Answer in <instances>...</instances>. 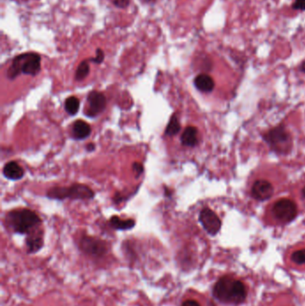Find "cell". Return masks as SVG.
Instances as JSON below:
<instances>
[{"label":"cell","mask_w":305,"mask_h":306,"mask_svg":"<svg viewBox=\"0 0 305 306\" xmlns=\"http://www.w3.org/2000/svg\"><path fill=\"white\" fill-rule=\"evenodd\" d=\"M72 136L75 140H84L88 137L92 133V128L90 125L83 120H78L73 123L72 126Z\"/></svg>","instance_id":"14"},{"label":"cell","mask_w":305,"mask_h":306,"mask_svg":"<svg viewBox=\"0 0 305 306\" xmlns=\"http://www.w3.org/2000/svg\"><path fill=\"white\" fill-rule=\"evenodd\" d=\"M274 186L270 181L265 179L256 180L251 190V195L253 199L258 202H264L271 199L274 195Z\"/></svg>","instance_id":"9"},{"label":"cell","mask_w":305,"mask_h":306,"mask_svg":"<svg viewBox=\"0 0 305 306\" xmlns=\"http://www.w3.org/2000/svg\"><path fill=\"white\" fill-rule=\"evenodd\" d=\"M199 221L202 227L210 236H216L221 230V219L210 208L202 209L199 215Z\"/></svg>","instance_id":"7"},{"label":"cell","mask_w":305,"mask_h":306,"mask_svg":"<svg viewBox=\"0 0 305 306\" xmlns=\"http://www.w3.org/2000/svg\"><path fill=\"white\" fill-rule=\"evenodd\" d=\"M42 70V57L36 52L19 54L13 58L11 65L7 71V76L10 80L16 79L20 74L35 76Z\"/></svg>","instance_id":"2"},{"label":"cell","mask_w":305,"mask_h":306,"mask_svg":"<svg viewBox=\"0 0 305 306\" xmlns=\"http://www.w3.org/2000/svg\"><path fill=\"white\" fill-rule=\"evenodd\" d=\"M80 107V101L77 99V97H69L65 102V111L70 114V115H75Z\"/></svg>","instance_id":"19"},{"label":"cell","mask_w":305,"mask_h":306,"mask_svg":"<svg viewBox=\"0 0 305 306\" xmlns=\"http://www.w3.org/2000/svg\"><path fill=\"white\" fill-rule=\"evenodd\" d=\"M86 148H87V150H88V151H92V150L95 149V144H93V143H89L88 145L86 146Z\"/></svg>","instance_id":"26"},{"label":"cell","mask_w":305,"mask_h":306,"mask_svg":"<svg viewBox=\"0 0 305 306\" xmlns=\"http://www.w3.org/2000/svg\"><path fill=\"white\" fill-rule=\"evenodd\" d=\"M3 174L8 179L16 181L23 178L24 171L23 168L17 162L10 161L5 165Z\"/></svg>","instance_id":"12"},{"label":"cell","mask_w":305,"mask_h":306,"mask_svg":"<svg viewBox=\"0 0 305 306\" xmlns=\"http://www.w3.org/2000/svg\"><path fill=\"white\" fill-rule=\"evenodd\" d=\"M7 220L16 233L22 235L31 233V230L42 222L34 211L27 209L10 211L7 216Z\"/></svg>","instance_id":"4"},{"label":"cell","mask_w":305,"mask_h":306,"mask_svg":"<svg viewBox=\"0 0 305 306\" xmlns=\"http://www.w3.org/2000/svg\"><path fill=\"white\" fill-rule=\"evenodd\" d=\"M195 86L200 92L209 93L215 88V82L213 78L207 73H200L195 77Z\"/></svg>","instance_id":"11"},{"label":"cell","mask_w":305,"mask_h":306,"mask_svg":"<svg viewBox=\"0 0 305 306\" xmlns=\"http://www.w3.org/2000/svg\"><path fill=\"white\" fill-rule=\"evenodd\" d=\"M80 246L84 253L92 256H102L107 253V245L105 242L97 238L84 237L81 240Z\"/></svg>","instance_id":"10"},{"label":"cell","mask_w":305,"mask_h":306,"mask_svg":"<svg viewBox=\"0 0 305 306\" xmlns=\"http://www.w3.org/2000/svg\"><path fill=\"white\" fill-rule=\"evenodd\" d=\"M26 245L29 253H33L38 252L39 250H41L43 246L42 233L31 232L30 236L27 238Z\"/></svg>","instance_id":"15"},{"label":"cell","mask_w":305,"mask_h":306,"mask_svg":"<svg viewBox=\"0 0 305 306\" xmlns=\"http://www.w3.org/2000/svg\"><path fill=\"white\" fill-rule=\"evenodd\" d=\"M47 196L55 200H88L94 197V193L91 188L84 184H72L69 187L51 188L47 193Z\"/></svg>","instance_id":"5"},{"label":"cell","mask_w":305,"mask_h":306,"mask_svg":"<svg viewBox=\"0 0 305 306\" xmlns=\"http://www.w3.org/2000/svg\"><path fill=\"white\" fill-rule=\"evenodd\" d=\"M89 59H85L84 61L81 62L79 65L77 66V72H75V80L83 81L88 76L90 73V64H89Z\"/></svg>","instance_id":"18"},{"label":"cell","mask_w":305,"mask_h":306,"mask_svg":"<svg viewBox=\"0 0 305 306\" xmlns=\"http://www.w3.org/2000/svg\"><path fill=\"white\" fill-rule=\"evenodd\" d=\"M88 107L85 108V115L89 118H95L105 109L107 106L106 97L102 92H92L87 98Z\"/></svg>","instance_id":"8"},{"label":"cell","mask_w":305,"mask_h":306,"mask_svg":"<svg viewBox=\"0 0 305 306\" xmlns=\"http://www.w3.org/2000/svg\"><path fill=\"white\" fill-rule=\"evenodd\" d=\"M292 8L294 10L305 11V0H294Z\"/></svg>","instance_id":"23"},{"label":"cell","mask_w":305,"mask_h":306,"mask_svg":"<svg viewBox=\"0 0 305 306\" xmlns=\"http://www.w3.org/2000/svg\"><path fill=\"white\" fill-rule=\"evenodd\" d=\"M110 225L117 230H132L135 226L134 219H121L118 216H113L110 218Z\"/></svg>","instance_id":"16"},{"label":"cell","mask_w":305,"mask_h":306,"mask_svg":"<svg viewBox=\"0 0 305 306\" xmlns=\"http://www.w3.org/2000/svg\"><path fill=\"white\" fill-rule=\"evenodd\" d=\"M181 142L186 147H195L199 143L198 129L195 127H188L181 136Z\"/></svg>","instance_id":"13"},{"label":"cell","mask_w":305,"mask_h":306,"mask_svg":"<svg viewBox=\"0 0 305 306\" xmlns=\"http://www.w3.org/2000/svg\"><path fill=\"white\" fill-rule=\"evenodd\" d=\"M141 3H143V4H153V3H155L156 2V0H141Z\"/></svg>","instance_id":"27"},{"label":"cell","mask_w":305,"mask_h":306,"mask_svg":"<svg viewBox=\"0 0 305 306\" xmlns=\"http://www.w3.org/2000/svg\"><path fill=\"white\" fill-rule=\"evenodd\" d=\"M133 170L139 176L141 175V173L143 172V168H142L141 164L136 162V163H134V165H133Z\"/></svg>","instance_id":"24"},{"label":"cell","mask_w":305,"mask_h":306,"mask_svg":"<svg viewBox=\"0 0 305 306\" xmlns=\"http://www.w3.org/2000/svg\"><path fill=\"white\" fill-rule=\"evenodd\" d=\"M105 59V53H104L103 50L101 49H97L96 50V56L94 58H89V60L91 62H93L94 64L99 65V64H102Z\"/></svg>","instance_id":"21"},{"label":"cell","mask_w":305,"mask_h":306,"mask_svg":"<svg viewBox=\"0 0 305 306\" xmlns=\"http://www.w3.org/2000/svg\"><path fill=\"white\" fill-rule=\"evenodd\" d=\"M213 295L219 302L239 304L244 302L247 292L244 284L231 278L223 277L215 284Z\"/></svg>","instance_id":"1"},{"label":"cell","mask_w":305,"mask_h":306,"mask_svg":"<svg viewBox=\"0 0 305 306\" xmlns=\"http://www.w3.org/2000/svg\"><path fill=\"white\" fill-rule=\"evenodd\" d=\"M181 306H201V304H200L197 301L192 300L191 299V300H186V301H184Z\"/></svg>","instance_id":"25"},{"label":"cell","mask_w":305,"mask_h":306,"mask_svg":"<svg viewBox=\"0 0 305 306\" xmlns=\"http://www.w3.org/2000/svg\"><path fill=\"white\" fill-rule=\"evenodd\" d=\"M301 196H302L303 199H305V185L303 186V188L301 189Z\"/></svg>","instance_id":"29"},{"label":"cell","mask_w":305,"mask_h":306,"mask_svg":"<svg viewBox=\"0 0 305 306\" xmlns=\"http://www.w3.org/2000/svg\"><path fill=\"white\" fill-rule=\"evenodd\" d=\"M299 70L305 73V61L301 62V65H299Z\"/></svg>","instance_id":"28"},{"label":"cell","mask_w":305,"mask_h":306,"mask_svg":"<svg viewBox=\"0 0 305 306\" xmlns=\"http://www.w3.org/2000/svg\"><path fill=\"white\" fill-rule=\"evenodd\" d=\"M272 214L277 220L282 223H289L297 217V205L293 200L279 199L272 207Z\"/></svg>","instance_id":"6"},{"label":"cell","mask_w":305,"mask_h":306,"mask_svg":"<svg viewBox=\"0 0 305 306\" xmlns=\"http://www.w3.org/2000/svg\"><path fill=\"white\" fill-rule=\"evenodd\" d=\"M262 139L271 150L278 154H289L293 148L292 135L283 124L264 133Z\"/></svg>","instance_id":"3"},{"label":"cell","mask_w":305,"mask_h":306,"mask_svg":"<svg viewBox=\"0 0 305 306\" xmlns=\"http://www.w3.org/2000/svg\"><path fill=\"white\" fill-rule=\"evenodd\" d=\"M180 130H181V126H180L179 121L176 118V116L174 114L172 116L169 122H168V127L165 131V134L168 136H174V135L178 134Z\"/></svg>","instance_id":"17"},{"label":"cell","mask_w":305,"mask_h":306,"mask_svg":"<svg viewBox=\"0 0 305 306\" xmlns=\"http://www.w3.org/2000/svg\"><path fill=\"white\" fill-rule=\"evenodd\" d=\"M112 3L117 8L126 9L129 7L131 0H112Z\"/></svg>","instance_id":"22"},{"label":"cell","mask_w":305,"mask_h":306,"mask_svg":"<svg viewBox=\"0 0 305 306\" xmlns=\"http://www.w3.org/2000/svg\"><path fill=\"white\" fill-rule=\"evenodd\" d=\"M291 259L294 263L299 264V265L305 264V249H301V250L294 252L292 254Z\"/></svg>","instance_id":"20"}]
</instances>
